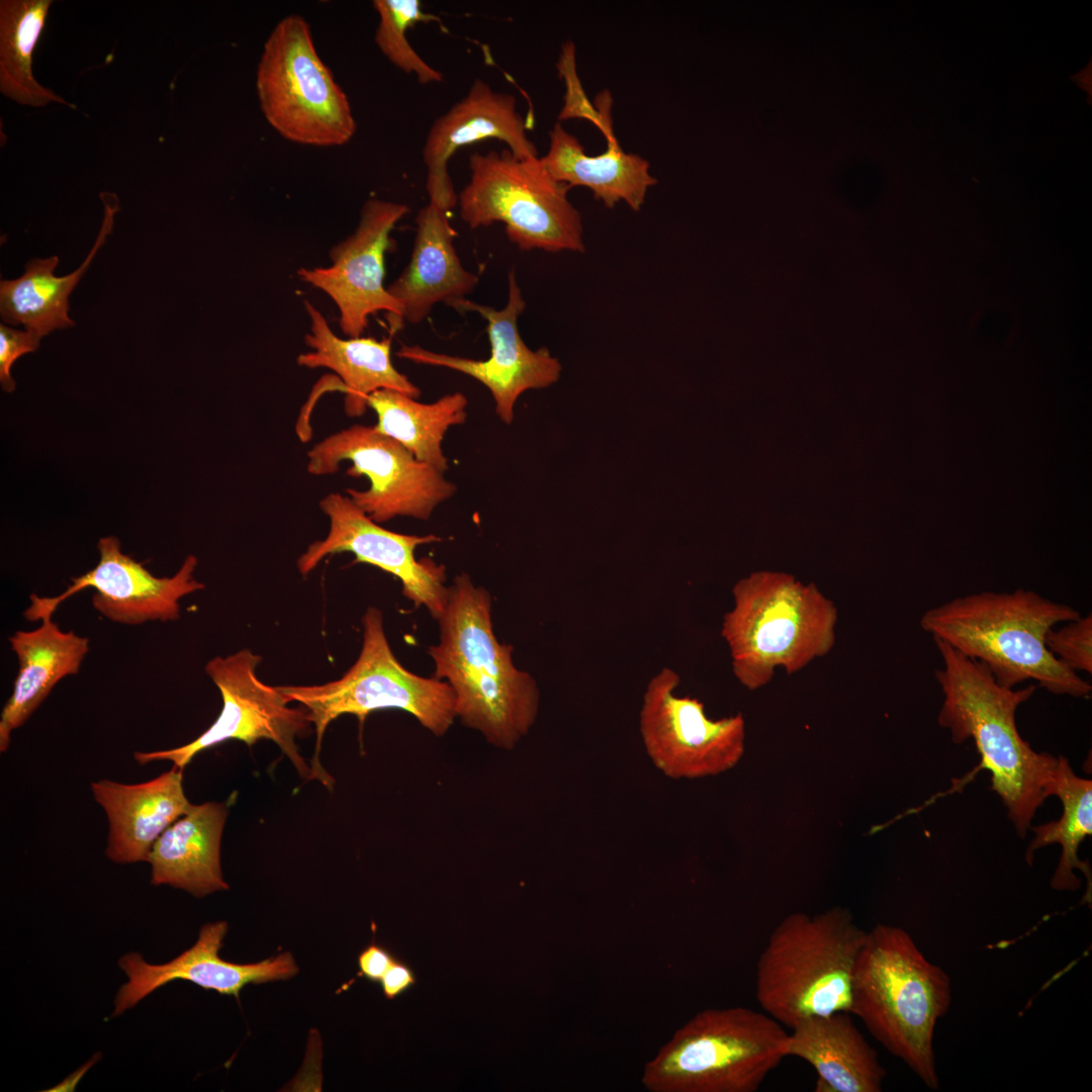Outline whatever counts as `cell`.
<instances>
[{
  "label": "cell",
  "mask_w": 1092,
  "mask_h": 1092,
  "mask_svg": "<svg viewBox=\"0 0 1092 1092\" xmlns=\"http://www.w3.org/2000/svg\"><path fill=\"white\" fill-rule=\"evenodd\" d=\"M491 602L467 573L458 574L437 619L439 643L428 654L434 677L454 692L456 718L489 744L511 750L535 724L540 692L534 677L514 664L513 646L496 639Z\"/></svg>",
  "instance_id": "6da1fadb"
},
{
  "label": "cell",
  "mask_w": 1092,
  "mask_h": 1092,
  "mask_svg": "<svg viewBox=\"0 0 1092 1092\" xmlns=\"http://www.w3.org/2000/svg\"><path fill=\"white\" fill-rule=\"evenodd\" d=\"M942 660L935 679L943 694L938 724L961 744L975 741L981 766L991 772L992 790L1002 799L1009 819L1024 837L1036 810L1050 797L1058 757L1035 752L1020 736L1017 708L1036 690L999 685L989 668L945 642L933 638Z\"/></svg>",
  "instance_id": "7a4b0ae2"
},
{
  "label": "cell",
  "mask_w": 1092,
  "mask_h": 1092,
  "mask_svg": "<svg viewBox=\"0 0 1092 1092\" xmlns=\"http://www.w3.org/2000/svg\"><path fill=\"white\" fill-rule=\"evenodd\" d=\"M1080 616L1073 607L1033 590L981 592L928 609L920 626L932 638L984 663L1005 688L1032 679L1052 694L1086 698L1092 686L1045 645L1052 628Z\"/></svg>",
  "instance_id": "3957f363"
},
{
  "label": "cell",
  "mask_w": 1092,
  "mask_h": 1092,
  "mask_svg": "<svg viewBox=\"0 0 1092 1092\" xmlns=\"http://www.w3.org/2000/svg\"><path fill=\"white\" fill-rule=\"evenodd\" d=\"M948 975L930 963L903 928L867 932L851 980V1015L929 1088H938L935 1025L948 1011Z\"/></svg>",
  "instance_id": "277c9868"
},
{
  "label": "cell",
  "mask_w": 1092,
  "mask_h": 1092,
  "mask_svg": "<svg viewBox=\"0 0 1092 1092\" xmlns=\"http://www.w3.org/2000/svg\"><path fill=\"white\" fill-rule=\"evenodd\" d=\"M732 595L721 636L744 688L765 686L777 668L795 673L833 648L837 609L815 584L784 572L757 571L739 579Z\"/></svg>",
  "instance_id": "5b68a950"
},
{
  "label": "cell",
  "mask_w": 1092,
  "mask_h": 1092,
  "mask_svg": "<svg viewBox=\"0 0 1092 1092\" xmlns=\"http://www.w3.org/2000/svg\"><path fill=\"white\" fill-rule=\"evenodd\" d=\"M866 935L840 907L786 916L756 963L762 1011L789 1028L811 1016L850 1013L852 974Z\"/></svg>",
  "instance_id": "8992f818"
},
{
  "label": "cell",
  "mask_w": 1092,
  "mask_h": 1092,
  "mask_svg": "<svg viewBox=\"0 0 1092 1092\" xmlns=\"http://www.w3.org/2000/svg\"><path fill=\"white\" fill-rule=\"evenodd\" d=\"M788 1035L764 1012L708 1008L645 1064L641 1082L651 1092H755L786 1058Z\"/></svg>",
  "instance_id": "52a82bcc"
},
{
  "label": "cell",
  "mask_w": 1092,
  "mask_h": 1092,
  "mask_svg": "<svg viewBox=\"0 0 1092 1092\" xmlns=\"http://www.w3.org/2000/svg\"><path fill=\"white\" fill-rule=\"evenodd\" d=\"M363 641L359 657L339 679L317 686L277 687L288 703L306 708L314 725L315 750L310 780L332 790L335 780L321 763L324 733L335 719L355 715L361 724L368 714L381 709H400L413 715L435 736H443L456 719L455 695L450 685L423 677L396 659L383 628L381 612L369 607L362 618Z\"/></svg>",
  "instance_id": "ba28073f"
},
{
  "label": "cell",
  "mask_w": 1092,
  "mask_h": 1092,
  "mask_svg": "<svg viewBox=\"0 0 1092 1092\" xmlns=\"http://www.w3.org/2000/svg\"><path fill=\"white\" fill-rule=\"evenodd\" d=\"M469 169V182L457 201L469 228L503 222L509 240L523 251H584L581 216L567 195L570 187L554 179L539 157L520 159L509 149L473 153Z\"/></svg>",
  "instance_id": "9c48e42d"
},
{
  "label": "cell",
  "mask_w": 1092,
  "mask_h": 1092,
  "mask_svg": "<svg viewBox=\"0 0 1092 1092\" xmlns=\"http://www.w3.org/2000/svg\"><path fill=\"white\" fill-rule=\"evenodd\" d=\"M256 91L267 122L285 140L310 147L351 141L356 121L349 99L297 14L278 21L263 46Z\"/></svg>",
  "instance_id": "30bf717a"
},
{
  "label": "cell",
  "mask_w": 1092,
  "mask_h": 1092,
  "mask_svg": "<svg viewBox=\"0 0 1092 1092\" xmlns=\"http://www.w3.org/2000/svg\"><path fill=\"white\" fill-rule=\"evenodd\" d=\"M344 461L351 462L349 476H366L370 484L366 490L348 488V496L378 524L395 517L428 520L456 491L444 473L374 426L353 425L326 437L307 452L306 469L333 474Z\"/></svg>",
  "instance_id": "8fae6325"
},
{
  "label": "cell",
  "mask_w": 1092,
  "mask_h": 1092,
  "mask_svg": "<svg viewBox=\"0 0 1092 1092\" xmlns=\"http://www.w3.org/2000/svg\"><path fill=\"white\" fill-rule=\"evenodd\" d=\"M261 660L250 649L210 659L205 672L222 699L217 719L193 741L171 749L136 751L135 761L143 765L168 760L183 770L195 755L224 741L235 739L251 746L268 739L277 744L302 779L310 780L311 768L295 742L309 728L307 711L289 708L277 687L267 686L257 677Z\"/></svg>",
  "instance_id": "7c38bea8"
},
{
  "label": "cell",
  "mask_w": 1092,
  "mask_h": 1092,
  "mask_svg": "<svg viewBox=\"0 0 1092 1092\" xmlns=\"http://www.w3.org/2000/svg\"><path fill=\"white\" fill-rule=\"evenodd\" d=\"M680 677L661 668L648 681L639 711V733L647 756L666 778L695 780L733 768L745 747L741 714L711 719L697 698L678 696Z\"/></svg>",
  "instance_id": "4fadbf2b"
},
{
  "label": "cell",
  "mask_w": 1092,
  "mask_h": 1092,
  "mask_svg": "<svg viewBox=\"0 0 1092 1092\" xmlns=\"http://www.w3.org/2000/svg\"><path fill=\"white\" fill-rule=\"evenodd\" d=\"M407 211L408 206L402 203L366 200L354 233L330 250L332 264L297 270L301 281L334 301L340 328L348 338L361 337L369 316L379 311L387 313L391 334L403 325L401 306L383 281L390 233Z\"/></svg>",
  "instance_id": "5bb4252c"
},
{
  "label": "cell",
  "mask_w": 1092,
  "mask_h": 1092,
  "mask_svg": "<svg viewBox=\"0 0 1092 1092\" xmlns=\"http://www.w3.org/2000/svg\"><path fill=\"white\" fill-rule=\"evenodd\" d=\"M320 508L329 518L330 529L325 539L309 544L297 559L300 574L307 575L328 555L351 552L356 557L354 562L369 563L396 576L403 596L416 608L424 606L433 618L440 617L449 594L446 568L432 559L417 560L415 556L418 546L439 542L440 537L386 530L340 492L327 494Z\"/></svg>",
  "instance_id": "9a60e30c"
},
{
  "label": "cell",
  "mask_w": 1092,
  "mask_h": 1092,
  "mask_svg": "<svg viewBox=\"0 0 1092 1092\" xmlns=\"http://www.w3.org/2000/svg\"><path fill=\"white\" fill-rule=\"evenodd\" d=\"M508 301L502 309L466 297L449 304L458 311L477 312L485 320L490 344L487 359L473 360L433 352L418 345H402L396 356L418 364L445 367L478 380L490 391L499 419L511 424L519 396L526 390L545 388L555 383L560 377L561 365L548 349L533 351L523 341L518 320L526 308V301L514 270L508 274Z\"/></svg>",
  "instance_id": "2e32d148"
},
{
  "label": "cell",
  "mask_w": 1092,
  "mask_h": 1092,
  "mask_svg": "<svg viewBox=\"0 0 1092 1092\" xmlns=\"http://www.w3.org/2000/svg\"><path fill=\"white\" fill-rule=\"evenodd\" d=\"M99 562L86 573L72 577L71 584L53 598L30 596V605L23 613L29 621L53 616L58 607L73 595L91 587L92 606L103 617L123 625H140L149 621L168 622L180 617L179 601L205 585L194 578L197 558L189 555L179 570L170 577H157L143 563L121 552L114 536L98 542Z\"/></svg>",
  "instance_id": "e0dca14e"
},
{
  "label": "cell",
  "mask_w": 1092,
  "mask_h": 1092,
  "mask_svg": "<svg viewBox=\"0 0 1092 1092\" xmlns=\"http://www.w3.org/2000/svg\"><path fill=\"white\" fill-rule=\"evenodd\" d=\"M228 930L225 921L204 924L190 948L161 965L147 963L138 952L121 957L118 966L127 981L117 991L112 1016L121 1015L175 980L239 998L242 989L249 984L287 980L297 975L298 967L289 951L253 964H236L221 959L218 952Z\"/></svg>",
  "instance_id": "ac0fdd59"
},
{
  "label": "cell",
  "mask_w": 1092,
  "mask_h": 1092,
  "mask_svg": "<svg viewBox=\"0 0 1092 1092\" xmlns=\"http://www.w3.org/2000/svg\"><path fill=\"white\" fill-rule=\"evenodd\" d=\"M527 120L517 110L514 95L493 90L475 79L468 93L435 119L423 147L427 169L426 190L429 199L457 204L448 172L452 156L465 146L495 139L508 145L520 159L538 158V151L527 134Z\"/></svg>",
  "instance_id": "d6986e66"
},
{
  "label": "cell",
  "mask_w": 1092,
  "mask_h": 1092,
  "mask_svg": "<svg viewBox=\"0 0 1092 1092\" xmlns=\"http://www.w3.org/2000/svg\"><path fill=\"white\" fill-rule=\"evenodd\" d=\"M108 821L105 853L116 863L147 861L160 835L193 807L183 788V770L168 771L139 784L106 779L91 784Z\"/></svg>",
  "instance_id": "ffe728a7"
},
{
  "label": "cell",
  "mask_w": 1092,
  "mask_h": 1092,
  "mask_svg": "<svg viewBox=\"0 0 1092 1092\" xmlns=\"http://www.w3.org/2000/svg\"><path fill=\"white\" fill-rule=\"evenodd\" d=\"M453 208L429 200L418 213L417 233L410 262L386 288L402 309L401 322L419 324L438 302L465 298L478 283L466 270L454 247L456 232L450 223Z\"/></svg>",
  "instance_id": "44dd1931"
},
{
  "label": "cell",
  "mask_w": 1092,
  "mask_h": 1092,
  "mask_svg": "<svg viewBox=\"0 0 1092 1092\" xmlns=\"http://www.w3.org/2000/svg\"><path fill=\"white\" fill-rule=\"evenodd\" d=\"M309 332L304 341L309 352L296 362L305 368L334 371L345 386V413L359 417L367 410V397L379 389H392L414 398L421 390L392 364L391 337L342 339L331 329L327 318L312 303L305 301Z\"/></svg>",
  "instance_id": "7402d4cb"
},
{
  "label": "cell",
  "mask_w": 1092,
  "mask_h": 1092,
  "mask_svg": "<svg viewBox=\"0 0 1092 1092\" xmlns=\"http://www.w3.org/2000/svg\"><path fill=\"white\" fill-rule=\"evenodd\" d=\"M791 1029L786 1057L802 1059L813 1067L815 1091H882L886 1070L850 1013L807 1017Z\"/></svg>",
  "instance_id": "603a6c76"
},
{
  "label": "cell",
  "mask_w": 1092,
  "mask_h": 1092,
  "mask_svg": "<svg viewBox=\"0 0 1092 1092\" xmlns=\"http://www.w3.org/2000/svg\"><path fill=\"white\" fill-rule=\"evenodd\" d=\"M31 631L19 630L9 637L18 660L13 691L0 718V751L7 750L11 733L21 727L62 678L77 674L89 651V639L63 631L43 617Z\"/></svg>",
  "instance_id": "cb8c5ba5"
},
{
  "label": "cell",
  "mask_w": 1092,
  "mask_h": 1092,
  "mask_svg": "<svg viewBox=\"0 0 1092 1092\" xmlns=\"http://www.w3.org/2000/svg\"><path fill=\"white\" fill-rule=\"evenodd\" d=\"M226 816L223 803L205 802L171 824L149 853L151 884L181 889L195 897L228 890L220 866Z\"/></svg>",
  "instance_id": "d4e9b609"
},
{
  "label": "cell",
  "mask_w": 1092,
  "mask_h": 1092,
  "mask_svg": "<svg viewBox=\"0 0 1092 1092\" xmlns=\"http://www.w3.org/2000/svg\"><path fill=\"white\" fill-rule=\"evenodd\" d=\"M604 135L606 151L588 156L579 141L556 123L549 133L548 152L540 160L554 179L570 188H589L607 207L623 200L639 211L647 190L657 182L649 173V163L636 154L624 152L613 128Z\"/></svg>",
  "instance_id": "484cf974"
},
{
  "label": "cell",
  "mask_w": 1092,
  "mask_h": 1092,
  "mask_svg": "<svg viewBox=\"0 0 1092 1092\" xmlns=\"http://www.w3.org/2000/svg\"><path fill=\"white\" fill-rule=\"evenodd\" d=\"M103 196L104 219L89 254L80 267L66 276H56L58 256L33 259L26 263L24 273L13 280L0 281V315L3 323L22 325L26 331L38 337L55 330L75 326L69 316V297L85 275L98 250L110 234L114 213L118 209L116 199Z\"/></svg>",
  "instance_id": "4316f807"
},
{
  "label": "cell",
  "mask_w": 1092,
  "mask_h": 1092,
  "mask_svg": "<svg viewBox=\"0 0 1092 1092\" xmlns=\"http://www.w3.org/2000/svg\"><path fill=\"white\" fill-rule=\"evenodd\" d=\"M367 406L377 416L375 429L392 438L419 461L440 472L448 468L442 441L448 429L466 420L467 398L461 392L440 397L432 403L392 389H379L367 397Z\"/></svg>",
  "instance_id": "83f0119b"
},
{
  "label": "cell",
  "mask_w": 1092,
  "mask_h": 1092,
  "mask_svg": "<svg viewBox=\"0 0 1092 1092\" xmlns=\"http://www.w3.org/2000/svg\"><path fill=\"white\" fill-rule=\"evenodd\" d=\"M1050 795L1057 796L1063 805V814L1057 821L1030 827L1035 836L1026 850V861L1031 864L1036 849L1059 843L1062 854L1053 875L1051 886L1058 891H1075L1081 881L1075 870L1081 871L1087 880L1085 902H1091L1092 875L1090 864L1081 860L1078 849L1092 832V782L1079 778L1063 755L1058 756Z\"/></svg>",
  "instance_id": "f1b7e54d"
},
{
  "label": "cell",
  "mask_w": 1092,
  "mask_h": 1092,
  "mask_svg": "<svg viewBox=\"0 0 1092 1092\" xmlns=\"http://www.w3.org/2000/svg\"><path fill=\"white\" fill-rule=\"evenodd\" d=\"M51 0H2L0 2V88L14 101L44 106L67 102L41 86L32 74V54L44 26Z\"/></svg>",
  "instance_id": "f546056e"
},
{
  "label": "cell",
  "mask_w": 1092,
  "mask_h": 1092,
  "mask_svg": "<svg viewBox=\"0 0 1092 1092\" xmlns=\"http://www.w3.org/2000/svg\"><path fill=\"white\" fill-rule=\"evenodd\" d=\"M372 3L378 14L375 42L383 56L399 70L415 75L422 85L442 82V73L420 57L406 37L408 28L417 23L437 21V16L426 13L419 0H374Z\"/></svg>",
  "instance_id": "4dcf8cb0"
},
{
  "label": "cell",
  "mask_w": 1092,
  "mask_h": 1092,
  "mask_svg": "<svg viewBox=\"0 0 1092 1092\" xmlns=\"http://www.w3.org/2000/svg\"><path fill=\"white\" fill-rule=\"evenodd\" d=\"M1045 645L1050 652L1074 671L1082 670L1091 674V614L1067 622L1059 629L1052 628L1046 634Z\"/></svg>",
  "instance_id": "1f68e13d"
},
{
  "label": "cell",
  "mask_w": 1092,
  "mask_h": 1092,
  "mask_svg": "<svg viewBox=\"0 0 1092 1092\" xmlns=\"http://www.w3.org/2000/svg\"><path fill=\"white\" fill-rule=\"evenodd\" d=\"M557 70L565 84L564 104L558 119L587 118L601 128V113L589 104L576 73L575 47L572 42L568 41L562 46Z\"/></svg>",
  "instance_id": "d6a6232c"
},
{
  "label": "cell",
  "mask_w": 1092,
  "mask_h": 1092,
  "mask_svg": "<svg viewBox=\"0 0 1092 1092\" xmlns=\"http://www.w3.org/2000/svg\"><path fill=\"white\" fill-rule=\"evenodd\" d=\"M40 339L30 331L16 330L0 324V382L3 390L12 392L15 389L11 367L22 355L37 350Z\"/></svg>",
  "instance_id": "836d02e7"
},
{
  "label": "cell",
  "mask_w": 1092,
  "mask_h": 1092,
  "mask_svg": "<svg viewBox=\"0 0 1092 1092\" xmlns=\"http://www.w3.org/2000/svg\"><path fill=\"white\" fill-rule=\"evenodd\" d=\"M396 960L386 947L373 940L358 954L359 975L372 983H379Z\"/></svg>",
  "instance_id": "e575fe53"
},
{
  "label": "cell",
  "mask_w": 1092,
  "mask_h": 1092,
  "mask_svg": "<svg viewBox=\"0 0 1092 1092\" xmlns=\"http://www.w3.org/2000/svg\"><path fill=\"white\" fill-rule=\"evenodd\" d=\"M416 982L414 970L397 958L382 976L379 984L384 997L392 1000L410 990Z\"/></svg>",
  "instance_id": "d590c367"
}]
</instances>
